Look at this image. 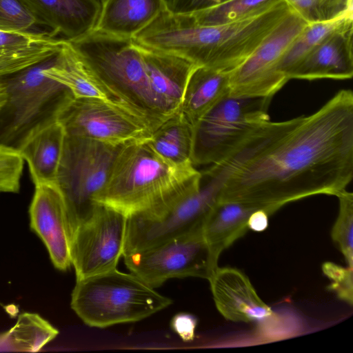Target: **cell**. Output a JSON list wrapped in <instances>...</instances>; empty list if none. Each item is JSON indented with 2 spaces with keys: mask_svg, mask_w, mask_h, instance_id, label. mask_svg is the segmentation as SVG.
Listing matches in <instances>:
<instances>
[{
  "mask_svg": "<svg viewBox=\"0 0 353 353\" xmlns=\"http://www.w3.org/2000/svg\"><path fill=\"white\" fill-rule=\"evenodd\" d=\"M218 202H240L268 216L290 202L336 196L353 177V93L343 89L307 117L268 121L219 163Z\"/></svg>",
  "mask_w": 353,
  "mask_h": 353,
  "instance_id": "1",
  "label": "cell"
},
{
  "mask_svg": "<svg viewBox=\"0 0 353 353\" xmlns=\"http://www.w3.org/2000/svg\"><path fill=\"white\" fill-rule=\"evenodd\" d=\"M290 12L283 0L247 19L203 26L188 14H174L166 9L134 39L140 46L182 57L199 67L232 71Z\"/></svg>",
  "mask_w": 353,
  "mask_h": 353,
  "instance_id": "2",
  "label": "cell"
},
{
  "mask_svg": "<svg viewBox=\"0 0 353 353\" xmlns=\"http://www.w3.org/2000/svg\"><path fill=\"white\" fill-rule=\"evenodd\" d=\"M146 140L121 147L95 203L128 217L163 208L200 185L201 174L194 165L170 164Z\"/></svg>",
  "mask_w": 353,
  "mask_h": 353,
  "instance_id": "3",
  "label": "cell"
},
{
  "mask_svg": "<svg viewBox=\"0 0 353 353\" xmlns=\"http://www.w3.org/2000/svg\"><path fill=\"white\" fill-rule=\"evenodd\" d=\"M70 43L103 89L152 132L166 119L154 100L142 52L132 39L93 31Z\"/></svg>",
  "mask_w": 353,
  "mask_h": 353,
  "instance_id": "4",
  "label": "cell"
},
{
  "mask_svg": "<svg viewBox=\"0 0 353 353\" xmlns=\"http://www.w3.org/2000/svg\"><path fill=\"white\" fill-rule=\"evenodd\" d=\"M59 51L0 76L4 92L0 105V145L19 151L33 135L57 122L60 112L74 98L66 86L45 74L56 63Z\"/></svg>",
  "mask_w": 353,
  "mask_h": 353,
  "instance_id": "5",
  "label": "cell"
},
{
  "mask_svg": "<svg viewBox=\"0 0 353 353\" xmlns=\"http://www.w3.org/2000/svg\"><path fill=\"white\" fill-rule=\"evenodd\" d=\"M172 303L133 273L116 268L76 280L70 305L84 323L104 328L143 320Z\"/></svg>",
  "mask_w": 353,
  "mask_h": 353,
  "instance_id": "6",
  "label": "cell"
},
{
  "mask_svg": "<svg viewBox=\"0 0 353 353\" xmlns=\"http://www.w3.org/2000/svg\"><path fill=\"white\" fill-rule=\"evenodd\" d=\"M200 185L165 207L128 217L123 256L203 230L225 176L216 165L201 172Z\"/></svg>",
  "mask_w": 353,
  "mask_h": 353,
  "instance_id": "7",
  "label": "cell"
},
{
  "mask_svg": "<svg viewBox=\"0 0 353 353\" xmlns=\"http://www.w3.org/2000/svg\"><path fill=\"white\" fill-rule=\"evenodd\" d=\"M272 97L221 99L193 126L192 163L214 165L232 157L266 122Z\"/></svg>",
  "mask_w": 353,
  "mask_h": 353,
  "instance_id": "8",
  "label": "cell"
},
{
  "mask_svg": "<svg viewBox=\"0 0 353 353\" xmlns=\"http://www.w3.org/2000/svg\"><path fill=\"white\" fill-rule=\"evenodd\" d=\"M122 145L65 134L55 185L63 199L72 234L97 206L94 198Z\"/></svg>",
  "mask_w": 353,
  "mask_h": 353,
  "instance_id": "9",
  "label": "cell"
},
{
  "mask_svg": "<svg viewBox=\"0 0 353 353\" xmlns=\"http://www.w3.org/2000/svg\"><path fill=\"white\" fill-rule=\"evenodd\" d=\"M126 267L154 288L172 278L209 279L215 267L203 230L123 255Z\"/></svg>",
  "mask_w": 353,
  "mask_h": 353,
  "instance_id": "10",
  "label": "cell"
},
{
  "mask_svg": "<svg viewBox=\"0 0 353 353\" xmlns=\"http://www.w3.org/2000/svg\"><path fill=\"white\" fill-rule=\"evenodd\" d=\"M128 216L97 203L92 214L74 230L70 258L76 279L117 268L123 254Z\"/></svg>",
  "mask_w": 353,
  "mask_h": 353,
  "instance_id": "11",
  "label": "cell"
},
{
  "mask_svg": "<svg viewBox=\"0 0 353 353\" xmlns=\"http://www.w3.org/2000/svg\"><path fill=\"white\" fill-rule=\"evenodd\" d=\"M307 23L290 12L230 72V94L273 97L288 80L278 70L293 39Z\"/></svg>",
  "mask_w": 353,
  "mask_h": 353,
  "instance_id": "12",
  "label": "cell"
},
{
  "mask_svg": "<svg viewBox=\"0 0 353 353\" xmlns=\"http://www.w3.org/2000/svg\"><path fill=\"white\" fill-rule=\"evenodd\" d=\"M57 121L66 135L111 145L146 140L152 130L141 119L123 108L94 98H74Z\"/></svg>",
  "mask_w": 353,
  "mask_h": 353,
  "instance_id": "13",
  "label": "cell"
},
{
  "mask_svg": "<svg viewBox=\"0 0 353 353\" xmlns=\"http://www.w3.org/2000/svg\"><path fill=\"white\" fill-rule=\"evenodd\" d=\"M29 215L30 229L45 244L54 266L61 271L69 269L72 230L63 199L55 185L35 186Z\"/></svg>",
  "mask_w": 353,
  "mask_h": 353,
  "instance_id": "14",
  "label": "cell"
},
{
  "mask_svg": "<svg viewBox=\"0 0 353 353\" xmlns=\"http://www.w3.org/2000/svg\"><path fill=\"white\" fill-rule=\"evenodd\" d=\"M208 281L215 305L225 319L250 323L264 320L273 314L248 277L239 270L217 267Z\"/></svg>",
  "mask_w": 353,
  "mask_h": 353,
  "instance_id": "15",
  "label": "cell"
},
{
  "mask_svg": "<svg viewBox=\"0 0 353 353\" xmlns=\"http://www.w3.org/2000/svg\"><path fill=\"white\" fill-rule=\"evenodd\" d=\"M22 1L39 26L49 28L52 36L60 35L68 42L94 30L102 7V0Z\"/></svg>",
  "mask_w": 353,
  "mask_h": 353,
  "instance_id": "16",
  "label": "cell"
},
{
  "mask_svg": "<svg viewBox=\"0 0 353 353\" xmlns=\"http://www.w3.org/2000/svg\"><path fill=\"white\" fill-rule=\"evenodd\" d=\"M138 46L154 100L161 114L167 119L179 111L189 77L198 66L174 54Z\"/></svg>",
  "mask_w": 353,
  "mask_h": 353,
  "instance_id": "17",
  "label": "cell"
},
{
  "mask_svg": "<svg viewBox=\"0 0 353 353\" xmlns=\"http://www.w3.org/2000/svg\"><path fill=\"white\" fill-rule=\"evenodd\" d=\"M353 19L335 30L292 71L291 79L344 80L353 76Z\"/></svg>",
  "mask_w": 353,
  "mask_h": 353,
  "instance_id": "18",
  "label": "cell"
},
{
  "mask_svg": "<svg viewBox=\"0 0 353 353\" xmlns=\"http://www.w3.org/2000/svg\"><path fill=\"white\" fill-rule=\"evenodd\" d=\"M166 9V0H102L94 31L132 39Z\"/></svg>",
  "mask_w": 353,
  "mask_h": 353,
  "instance_id": "19",
  "label": "cell"
},
{
  "mask_svg": "<svg viewBox=\"0 0 353 353\" xmlns=\"http://www.w3.org/2000/svg\"><path fill=\"white\" fill-rule=\"evenodd\" d=\"M64 42L48 32L0 30V76L19 71L58 52Z\"/></svg>",
  "mask_w": 353,
  "mask_h": 353,
  "instance_id": "20",
  "label": "cell"
},
{
  "mask_svg": "<svg viewBox=\"0 0 353 353\" xmlns=\"http://www.w3.org/2000/svg\"><path fill=\"white\" fill-rule=\"evenodd\" d=\"M257 210L233 201L217 202L214 206L203 225V234L215 267L222 252L246 233L249 217Z\"/></svg>",
  "mask_w": 353,
  "mask_h": 353,
  "instance_id": "21",
  "label": "cell"
},
{
  "mask_svg": "<svg viewBox=\"0 0 353 353\" xmlns=\"http://www.w3.org/2000/svg\"><path fill=\"white\" fill-rule=\"evenodd\" d=\"M230 72L199 66L193 70L179 110L192 126L221 99L229 94Z\"/></svg>",
  "mask_w": 353,
  "mask_h": 353,
  "instance_id": "22",
  "label": "cell"
},
{
  "mask_svg": "<svg viewBox=\"0 0 353 353\" xmlns=\"http://www.w3.org/2000/svg\"><path fill=\"white\" fill-rule=\"evenodd\" d=\"M65 137L62 125L57 121L33 135L19 150L35 186L55 185Z\"/></svg>",
  "mask_w": 353,
  "mask_h": 353,
  "instance_id": "23",
  "label": "cell"
},
{
  "mask_svg": "<svg viewBox=\"0 0 353 353\" xmlns=\"http://www.w3.org/2000/svg\"><path fill=\"white\" fill-rule=\"evenodd\" d=\"M163 159L179 167L192 163L193 126L179 111L164 120L146 140Z\"/></svg>",
  "mask_w": 353,
  "mask_h": 353,
  "instance_id": "24",
  "label": "cell"
},
{
  "mask_svg": "<svg viewBox=\"0 0 353 353\" xmlns=\"http://www.w3.org/2000/svg\"><path fill=\"white\" fill-rule=\"evenodd\" d=\"M58 334V330L39 314L24 312L12 327L0 333V352H37Z\"/></svg>",
  "mask_w": 353,
  "mask_h": 353,
  "instance_id": "25",
  "label": "cell"
},
{
  "mask_svg": "<svg viewBox=\"0 0 353 353\" xmlns=\"http://www.w3.org/2000/svg\"><path fill=\"white\" fill-rule=\"evenodd\" d=\"M353 19V14L326 22L307 23L293 39L279 64V72L288 81L294 68L325 39Z\"/></svg>",
  "mask_w": 353,
  "mask_h": 353,
  "instance_id": "26",
  "label": "cell"
},
{
  "mask_svg": "<svg viewBox=\"0 0 353 353\" xmlns=\"http://www.w3.org/2000/svg\"><path fill=\"white\" fill-rule=\"evenodd\" d=\"M283 0H226L205 9L188 14L200 26L231 23L261 14Z\"/></svg>",
  "mask_w": 353,
  "mask_h": 353,
  "instance_id": "27",
  "label": "cell"
},
{
  "mask_svg": "<svg viewBox=\"0 0 353 353\" xmlns=\"http://www.w3.org/2000/svg\"><path fill=\"white\" fill-rule=\"evenodd\" d=\"M307 23L326 22L352 14L353 0H283Z\"/></svg>",
  "mask_w": 353,
  "mask_h": 353,
  "instance_id": "28",
  "label": "cell"
},
{
  "mask_svg": "<svg viewBox=\"0 0 353 353\" xmlns=\"http://www.w3.org/2000/svg\"><path fill=\"white\" fill-rule=\"evenodd\" d=\"M336 196L339 210L331 236L343 254L347 267L353 268V194L345 190Z\"/></svg>",
  "mask_w": 353,
  "mask_h": 353,
  "instance_id": "29",
  "label": "cell"
},
{
  "mask_svg": "<svg viewBox=\"0 0 353 353\" xmlns=\"http://www.w3.org/2000/svg\"><path fill=\"white\" fill-rule=\"evenodd\" d=\"M38 22L22 0H0V30L39 32Z\"/></svg>",
  "mask_w": 353,
  "mask_h": 353,
  "instance_id": "30",
  "label": "cell"
},
{
  "mask_svg": "<svg viewBox=\"0 0 353 353\" xmlns=\"http://www.w3.org/2000/svg\"><path fill=\"white\" fill-rule=\"evenodd\" d=\"M23 163L19 151L0 145V192L19 191Z\"/></svg>",
  "mask_w": 353,
  "mask_h": 353,
  "instance_id": "31",
  "label": "cell"
},
{
  "mask_svg": "<svg viewBox=\"0 0 353 353\" xmlns=\"http://www.w3.org/2000/svg\"><path fill=\"white\" fill-rule=\"evenodd\" d=\"M324 274L331 281L328 289L350 305L353 303V268H345L332 262L322 265Z\"/></svg>",
  "mask_w": 353,
  "mask_h": 353,
  "instance_id": "32",
  "label": "cell"
},
{
  "mask_svg": "<svg viewBox=\"0 0 353 353\" xmlns=\"http://www.w3.org/2000/svg\"><path fill=\"white\" fill-rule=\"evenodd\" d=\"M197 325L196 317L189 313L181 312L173 316L171 321L172 329L184 341H192Z\"/></svg>",
  "mask_w": 353,
  "mask_h": 353,
  "instance_id": "33",
  "label": "cell"
},
{
  "mask_svg": "<svg viewBox=\"0 0 353 353\" xmlns=\"http://www.w3.org/2000/svg\"><path fill=\"white\" fill-rule=\"evenodd\" d=\"M226 0H166L167 9L174 14H191Z\"/></svg>",
  "mask_w": 353,
  "mask_h": 353,
  "instance_id": "34",
  "label": "cell"
},
{
  "mask_svg": "<svg viewBox=\"0 0 353 353\" xmlns=\"http://www.w3.org/2000/svg\"><path fill=\"white\" fill-rule=\"evenodd\" d=\"M268 225V214L262 210L254 211L249 217L248 228L254 232L264 231Z\"/></svg>",
  "mask_w": 353,
  "mask_h": 353,
  "instance_id": "35",
  "label": "cell"
},
{
  "mask_svg": "<svg viewBox=\"0 0 353 353\" xmlns=\"http://www.w3.org/2000/svg\"><path fill=\"white\" fill-rule=\"evenodd\" d=\"M4 97L3 88L0 81V105L2 103Z\"/></svg>",
  "mask_w": 353,
  "mask_h": 353,
  "instance_id": "36",
  "label": "cell"
}]
</instances>
